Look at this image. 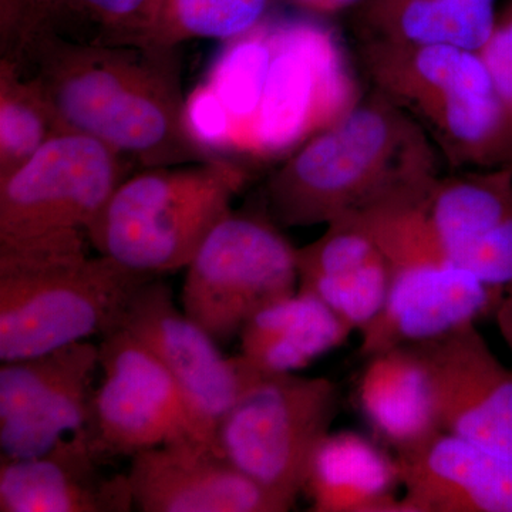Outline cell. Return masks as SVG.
I'll return each instance as SVG.
<instances>
[{"label":"cell","mask_w":512,"mask_h":512,"mask_svg":"<svg viewBox=\"0 0 512 512\" xmlns=\"http://www.w3.org/2000/svg\"><path fill=\"white\" fill-rule=\"evenodd\" d=\"M2 60L40 87L64 133L92 137L143 168L211 158L188 130L177 47L45 37Z\"/></svg>","instance_id":"obj_1"},{"label":"cell","mask_w":512,"mask_h":512,"mask_svg":"<svg viewBox=\"0 0 512 512\" xmlns=\"http://www.w3.org/2000/svg\"><path fill=\"white\" fill-rule=\"evenodd\" d=\"M440 161L423 128L372 89L269 175L265 211L281 228L328 225L393 195L429 188Z\"/></svg>","instance_id":"obj_2"},{"label":"cell","mask_w":512,"mask_h":512,"mask_svg":"<svg viewBox=\"0 0 512 512\" xmlns=\"http://www.w3.org/2000/svg\"><path fill=\"white\" fill-rule=\"evenodd\" d=\"M373 89L412 117L456 170L512 167V120L480 52L362 40Z\"/></svg>","instance_id":"obj_3"},{"label":"cell","mask_w":512,"mask_h":512,"mask_svg":"<svg viewBox=\"0 0 512 512\" xmlns=\"http://www.w3.org/2000/svg\"><path fill=\"white\" fill-rule=\"evenodd\" d=\"M156 275L86 247L0 254V359H28L119 328L128 303Z\"/></svg>","instance_id":"obj_4"},{"label":"cell","mask_w":512,"mask_h":512,"mask_svg":"<svg viewBox=\"0 0 512 512\" xmlns=\"http://www.w3.org/2000/svg\"><path fill=\"white\" fill-rule=\"evenodd\" d=\"M429 188L393 195L356 212L390 268L386 303L359 332L360 355L366 359L476 323L494 313L503 298V291L461 268L440 244L424 210Z\"/></svg>","instance_id":"obj_5"},{"label":"cell","mask_w":512,"mask_h":512,"mask_svg":"<svg viewBox=\"0 0 512 512\" xmlns=\"http://www.w3.org/2000/svg\"><path fill=\"white\" fill-rule=\"evenodd\" d=\"M251 173L232 158L144 168L127 177L86 229L99 255L161 276L187 268L208 234L232 211Z\"/></svg>","instance_id":"obj_6"},{"label":"cell","mask_w":512,"mask_h":512,"mask_svg":"<svg viewBox=\"0 0 512 512\" xmlns=\"http://www.w3.org/2000/svg\"><path fill=\"white\" fill-rule=\"evenodd\" d=\"M338 409L339 389L328 377L262 375L221 420L217 447L292 510Z\"/></svg>","instance_id":"obj_7"},{"label":"cell","mask_w":512,"mask_h":512,"mask_svg":"<svg viewBox=\"0 0 512 512\" xmlns=\"http://www.w3.org/2000/svg\"><path fill=\"white\" fill-rule=\"evenodd\" d=\"M272 59L254 128V157L291 156L359 103L342 40L322 19L268 16Z\"/></svg>","instance_id":"obj_8"},{"label":"cell","mask_w":512,"mask_h":512,"mask_svg":"<svg viewBox=\"0 0 512 512\" xmlns=\"http://www.w3.org/2000/svg\"><path fill=\"white\" fill-rule=\"evenodd\" d=\"M296 249L266 211L229 212L185 268L183 311L218 345L298 291Z\"/></svg>","instance_id":"obj_9"},{"label":"cell","mask_w":512,"mask_h":512,"mask_svg":"<svg viewBox=\"0 0 512 512\" xmlns=\"http://www.w3.org/2000/svg\"><path fill=\"white\" fill-rule=\"evenodd\" d=\"M99 348L101 380L86 429L97 456L133 457L185 440L217 447L180 384L140 340L117 328L101 336Z\"/></svg>","instance_id":"obj_10"},{"label":"cell","mask_w":512,"mask_h":512,"mask_svg":"<svg viewBox=\"0 0 512 512\" xmlns=\"http://www.w3.org/2000/svg\"><path fill=\"white\" fill-rule=\"evenodd\" d=\"M128 163L92 137L53 138L0 180V241L86 232L126 180Z\"/></svg>","instance_id":"obj_11"},{"label":"cell","mask_w":512,"mask_h":512,"mask_svg":"<svg viewBox=\"0 0 512 512\" xmlns=\"http://www.w3.org/2000/svg\"><path fill=\"white\" fill-rule=\"evenodd\" d=\"M97 370L100 348L87 340L45 355L2 362V457L43 456L67 437L84 433Z\"/></svg>","instance_id":"obj_12"},{"label":"cell","mask_w":512,"mask_h":512,"mask_svg":"<svg viewBox=\"0 0 512 512\" xmlns=\"http://www.w3.org/2000/svg\"><path fill=\"white\" fill-rule=\"evenodd\" d=\"M119 328L140 340L163 363L215 441L225 414L264 375L241 355L225 356L220 345L175 306L173 292L160 276L138 289Z\"/></svg>","instance_id":"obj_13"},{"label":"cell","mask_w":512,"mask_h":512,"mask_svg":"<svg viewBox=\"0 0 512 512\" xmlns=\"http://www.w3.org/2000/svg\"><path fill=\"white\" fill-rule=\"evenodd\" d=\"M413 345L429 370L441 429L512 460V370L476 323Z\"/></svg>","instance_id":"obj_14"},{"label":"cell","mask_w":512,"mask_h":512,"mask_svg":"<svg viewBox=\"0 0 512 512\" xmlns=\"http://www.w3.org/2000/svg\"><path fill=\"white\" fill-rule=\"evenodd\" d=\"M131 458L127 476L134 507L140 511H289L210 443L177 441L148 448Z\"/></svg>","instance_id":"obj_15"},{"label":"cell","mask_w":512,"mask_h":512,"mask_svg":"<svg viewBox=\"0 0 512 512\" xmlns=\"http://www.w3.org/2000/svg\"><path fill=\"white\" fill-rule=\"evenodd\" d=\"M406 512H512V460L441 430L396 454Z\"/></svg>","instance_id":"obj_16"},{"label":"cell","mask_w":512,"mask_h":512,"mask_svg":"<svg viewBox=\"0 0 512 512\" xmlns=\"http://www.w3.org/2000/svg\"><path fill=\"white\" fill-rule=\"evenodd\" d=\"M86 431L43 456L0 463L2 512H126L134 507L127 474L106 476Z\"/></svg>","instance_id":"obj_17"},{"label":"cell","mask_w":512,"mask_h":512,"mask_svg":"<svg viewBox=\"0 0 512 512\" xmlns=\"http://www.w3.org/2000/svg\"><path fill=\"white\" fill-rule=\"evenodd\" d=\"M298 289L311 293L352 332L382 311L390 268L379 242L357 214L329 222L326 231L296 249Z\"/></svg>","instance_id":"obj_18"},{"label":"cell","mask_w":512,"mask_h":512,"mask_svg":"<svg viewBox=\"0 0 512 512\" xmlns=\"http://www.w3.org/2000/svg\"><path fill=\"white\" fill-rule=\"evenodd\" d=\"M163 0H0V59L37 39L148 45Z\"/></svg>","instance_id":"obj_19"},{"label":"cell","mask_w":512,"mask_h":512,"mask_svg":"<svg viewBox=\"0 0 512 512\" xmlns=\"http://www.w3.org/2000/svg\"><path fill=\"white\" fill-rule=\"evenodd\" d=\"M357 399L370 426L396 454L443 430L429 370L413 343L367 357Z\"/></svg>","instance_id":"obj_20"},{"label":"cell","mask_w":512,"mask_h":512,"mask_svg":"<svg viewBox=\"0 0 512 512\" xmlns=\"http://www.w3.org/2000/svg\"><path fill=\"white\" fill-rule=\"evenodd\" d=\"M400 485L396 457L355 431H330L303 491L316 512H406L396 494Z\"/></svg>","instance_id":"obj_21"},{"label":"cell","mask_w":512,"mask_h":512,"mask_svg":"<svg viewBox=\"0 0 512 512\" xmlns=\"http://www.w3.org/2000/svg\"><path fill=\"white\" fill-rule=\"evenodd\" d=\"M352 333L325 303L298 289L248 320L239 333V355L264 375L295 373L339 348Z\"/></svg>","instance_id":"obj_22"},{"label":"cell","mask_w":512,"mask_h":512,"mask_svg":"<svg viewBox=\"0 0 512 512\" xmlns=\"http://www.w3.org/2000/svg\"><path fill=\"white\" fill-rule=\"evenodd\" d=\"M497 15L495 0H363L355 9L360 40L474 52L487 45Z\"/></svg>","instance_id":"obj_23"},{"label":"cell","mask_w":512,"mask_h":512,"mask_svg":"<svg viewBox=\"0 0 512 512\" xmlns=\"http://www.w3.org/2000/svg\"><path fill=\"white\" fill-rule=\"evenodd\" d=\"M272 59L268 18L245 35L224 42L205 84L220 99L231 123L229 150L254 157V128Z\"/></svg>","instance_id":"obj_24"},{"label":"cell","mask_w":512,"mask_h":512,"mask_svg":"<svg viewBox=\"0 0 512 512\" xmlns=\"http://www.w3.org/2000/svg\"><path fill=\"white\" fill-rule=\"evenodd\" d=\"M64 134L49 100L15 63L0 59V180Z\"/></svg>","instance_id":"obj_25"},{"label":"cell","mask_w":512,"mask_h":512,"mask_svg":"<svg viewBox=\"0 0 512 512\" xmlns=\"http://www.w3.org/2000/svg\"><path fill=\"white\" fill-rule=\"evenodd\" d=\"M274 0H163L148 45L178 47L190 40L245 35L271 15Z\"/></svg>","instance_id":"obj_26"},{"label":"cell","mask_w":512,"mask_h":512,"mask_svg":"<svg viewBox=\"0 0 512 512\" xmlns=\"http://www.w3.org/2000/svg\"><path fill=\"white\" fill-rule=\"evenodd\" d=\"M446 252L483 284L504 293L512 291V214Z\"/></svg>","instance_id":"obj_27"},{"label":"cell","mask_w":512,"mask_h":512,"mask_svg":"<svg viewBox=\"0 0 512 512\" xmlns=\"http://www.w3.org/2000/svg\"><path fill=\"white\" fill-rule=\"evenodd\" d=\"M185 120L192 138L211 157L229 150L231 123L227 110L205 83L198 84L185 100Z\"/></svg>","instance_id":"obj_28"},{"label":"cell","mask_w":512,"mask_h":512,"mask_svg":"<svg viewBox=\"0 0 512 512\" xmlns=\"http://www.w3.org/2000/svg\"><path fill=\"white\" fill-rule=\"evenodd\" d=\"M495 86L500 92L512 120V0H507L498 10L493 35L481 49Z\"/></svg>","instance_id":"obj_29"},{"label":"cell","mask_w":512,"mask_h":512,"mask_svg":"<svg viewBox=\"0 0 512 512\" xmlns=\"http://www.w3.org/2000/svg\"><path fill=\"white\" fill-rule=\"evenodd\" d=\"M274 2L288 6L302 15L323 19L346 10H355L363 0H274Z\"/></svg>","instance_id":"obj_30"},{"label":"cell","mask_w":512,"mask_h":512,"mask_svg":"<svg viewBox=\"0 0 512 512\" xmlns=\"http://www.w3.org/2000/svg\"><path fill=\"white\" fill-rule=\"evenodd\" d=\"M494 315L498 330L512 352V291L504 293Z\"/></svg>","instance_id":"obj_31"}]
</instances>
